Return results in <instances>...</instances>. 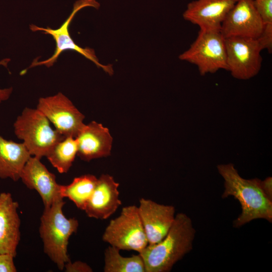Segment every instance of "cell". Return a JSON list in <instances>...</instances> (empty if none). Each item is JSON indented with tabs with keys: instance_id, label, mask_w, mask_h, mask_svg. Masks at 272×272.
I'll return each instance as SVG.
<instances>
[{
	"instance_id": "1",
	"label": "cell",
	"mask_w": 272,
	"mask_h": 272,
	"mask_svg": "<svg viewBox=\"0 0 272 272\" xmlns=\"http://www.w3.org/2000/svg\"><path fill=\"white\" fill-rule=\"evenodd\" d=\"M219 173L224 180L222 198L233 196L241 205V213L234 221L233 226L239 228L258 219L272 222V201L264 193L257 178H242L232 163L217 166Z\"/></svg>"
},
{
	"instance_id": "2",
	"label": "cell",
	"mask_w": 272,
	"mask_h": 272,
	"mask_svg": "<svg viewBox=\"0 0 272 272\" xmlns=\"http://www.w3.org/2000/svg\"><path fill=\"white\" fill-rule=\"evenodd\" d=\"M195 235L191 219L185 214L175 215L165 237L154 244H148L139 253L146 272H169L173 265L192 249Z\"/></svg>"
},
{
	"instance_id": "3",
	"label": "cell",
	"mask_w": 272,
	"mask_h": 272,
	"mask_svg": "<svg viewBox=\"0 0 272 272\" xmlns=\"http://www.w3.org/2000/svg\"><path fill=\"white\" fill-rule=\"evenodd\" d=\"M63 198L44 208L40 218L39 233L45 253L60 270L71 261L67 253L69 240L77 231L79 222L75 218H67L62 211Z\"/></svg>"
},
{
	"instance_id": "4",
	"label": "cell",
	"mask_w": 272,
	"mask_h": 272,
	"mask_svg": "<svg viewBox=\"0 0 272 272\" xmlns=\"http://www.w3.org/2000/svg\"><path fill=\"white\" fill-rule=\"evenodd\" d=\"M14 132L32 156L41 159L65 137L52 128L50 121L37 108L26 107L14 123Z\"/></svg>"
},
{
	"instance_id": "5",
	"label": "cell",
	"mask_w": 272,
	"mask_h": 272,
	"mask_svg": "<svg viewBox=\"0 0 272 272\" xmlns=\"http://www.w3.org/2000/svg\"><path fill=\"white\" fill-rule=\"evenodd\" d=\"M179 58L197 66L201 76L227 71L225 38L220 30L200 29L195 41Z\"/></svg>"
},
{
	"instance_id": "6",
	"label": "cell",
	"mask_w": 272,
	"mask_h": 272,
	"mask_svg": "<svg viewBox=\"0 0 272 272\" xmlns=\"http://www.w3.org/2000/svg\"><path fill=\"white\" fill-rule=\"evenodd\" d=\"M103 240L120 250H134L138 253L148 241L139 215L138 207H123L119 216L111 220L102 236Z\"/></svg>"
},
{
	"instance_id": "7",
	"label": "cell",
	"mask_w": 272,
	"mask_h": 272,
	"mask_svg": "<svg viewBox=\"0 0 272 272\" xmlns=\"http://www.w3.org/2000/svg\"><path fill=\"white\" fill-rule=\"evenodd\" d=\"M86 7H92L98 9L100 4L96 0H78L74 5L73 11L64 23L56 29L49 27L46 28L31 25L30 28L32 31H42L44 34L51 35L56 43L55 50L53 54L49 58L40 61L33 62L30 67L37 65H44L49 67L55 62L60 54L66 50H73L80 53L86 58L93 61L98 67L102 68L109 75L113 74V69L111 64L103 65L100 63L95 55L93 49L90 48H82L75 43L69 32V26L76 13Z\"/></svg>"
},
{
	"instance_id": "8",
	"label": "cell",
	"mask_w": 272,
	"mask_h": 272,
	"mask_svg": "<svg viewBox=\"0 0 272 272\" xmlns=\"http://www.w3.org/2000/svg\"><path fill=\"white\" fill-rule=\"evenodd\" d=\"M227 71L238 80H248L260 70L262 50L256 38L234 36L225 38Z\"/></svg>"
},
{
	"instance_id": "9",
	"label": "cell",
	"mask_w": 272,
	"mask_h": 272,
	"mask_svg": "<svg viewBox=\"0 0 272 272\" xmlns=\"http://www.w3.org/2000/svg\"><path fill=\"white\" fill-rule=\"evenodd\" d=\"M63 136L76 138L85 124V116L62 93L40 98L36 108Z\"/></svg>"
},
{
	"instance_id": "10",
	"label": "cell",
	"mask_w": 272,
	"mask_h": 272,
	"mask_svg": "<svg viewBox=\"0 0 272 272\" xmlns=\"http://www.w3.org/2000/svg\"><path fill=\"white\" fill-rule=\"evenodd\" d=\"M263 25L253 0H237L222 23L220 32L225 38L234 36L257 38Z\"/></svg>"
},
{
	"instance_id": "11",
	"label": "cell",
	"mask_w": 272,
	"mask_h": 272,
	"mask_svg": "<svg viewBox=\"0 0 272 272\" xmlns=\"http://www.w3.org/2000/svg\"><path fill=\"white\" fill-rule=\"evenodd\" d=\"M138 207L148 244H154L161 241L174 221V207L141 198Z\"/></svg>"
},
{
	"instance_id": "12",
	"label": "cell",
	"mask_w": 272,
	"mask_h": 272,
	"mask_svg": "<svg viewBox=\"0 0 272 272\" xmlns=\"http://www.w3.org/2000/svg\"><path fill=\"white\" fill-rule=\"evenodd\" d=\"M20 179L28 188L37 191L44 208L49 207L55 201L62 198L60 193L61 185L57 183L55 175L49 171L38 158L30 157L22 171Z\"/></svg>"
},
{
	"instance_id": "13",
	"label": "cell",
	"mask_w": 272,
	"mask_h": 272,
	"mask_svg": "<svg viewBox=\"0 0 272 272\" xmlns=\"http://www.w3.org/2000/svg\"><path fill=\"white\" fill-rule=\"evenodd\" d=\"M236 1H192L187 5L183 17L198 26L200 30H220L222 23Z\"/></svg>"
},
{
	"instance_id": "14",
	"label": "cell",
	"mask_w": 272,
	"mask_h": 272,
	"mask_svg": "<svg viewBox=\"0 0 272 272\" xmlns=\"http://www.w3.org/2000/svg\"><path fill=\"white\" fill-rule=\"evenodd\" d=\"M119 185L112 176L101 175L84 210L87 215L90 218L105 220L113 215L121 205L119 198Z\"/></svg>"
},
{
	"instance_id": "15",
	"label": "cell",
	"mask_w": 272,
	"mask_h": 272,
	"mask_svg": "<svg viewBox=\"0 0 272 272\" xmlns=\"http://www.w3.org/2000/svg\"><path fill=\"white\" fill-rule=\"evenodd\" d=\"M75 139L77 155L82 160L90 161L110 155L112 138L109 129L101 123L93 121L85 124Z\"/></svg>"
},
{
	"instance_id": "16",
	"label": "cell",
	"mask_w": 272,
	"mask_h": 272,
	"mask_svg": "<svg viewBox=\"0 0 272 272\" xmlns=\"http://www.w3.org/2000/svg\"><path fill=\"white\" fill-rule=\"evenodd\" d=\"M19 204L10 193H0V253L15 257L20 239Z\"/></svg>"
},
{
	"instance_id": "17",
	"label": "cell",
	"mask_w": 272,
	"mask_h": 272,
	"mask_svg": "<svg viewBox=\"0 0 272 272\" xmlns=\"http://www.w3.org/2000/svg\"><path fill=\"white\" fill-rule=\"evenodd\" d=\"M32 156L24 144L4 139L0 134V178L14 181L20 179L22 171Z\"/></svg>"
},
{
	"instance_id": "18",
	"label": "cell",
	"mask_w": 272,
	"mask_h": 272,
	"mask_svg": "<svg viewBox=\"0 0 272 272\" xmlns=\"http://www.w3.org/2000/svg\"><path fill=\"white\" fill-rule=\"evenodd\" d=\"M97 179L96 176L91 174L76 177L70 184L60 185V195L62 198H68L78 208L84 211Z\"/></svg>"
},
{
	"instance_id": "19",
	"label": "cell",
	"mask_w": 272,
	"mask_h": 272,
	"mask_svg": "<svg viewBox=\"0 0 272 272\" xmlns=\"http://www.w3.org/2000/svg\"><path fill=\"white\" fill-rule=\"evenodd\" d=\"M120 250L110 245L104 251V272H146L145 263L139 253L124 257Z\"/></svg>"
},
{
	"instance_id": "20",
	"label": "cell",
	"mask_w": 272,
	"mask_h": 272,
	"mask_svg": "<svg viewBox=\"0 0 272 272\" xmlns=\"http://www.w3.org/2000/svg\"><path fill=\"white\" fill-rule=\"evenodd\" d=\"M78 153L76 139L67 137L58 142L46 157L60 173H67Z\"/></svg>"
},
{
	"instance_id": "21",
	"label": "cell",
	"mask_w": 272,
	"mask_h": 272,
	"mask_svg": "<svg viewBox=\"0 0 272 272\" xmlns=\"http://www.w3.org/2000/svg\"><path fill=\"white\" fill-rule=\"evenodd\" d=\"M253 4L263 25L272 24V0H253Z\"/></svg>"
},
{
	"instance_id": "22",
	"label": "cell",
	"mask_w": 272,
	"mask_h": 272,
	"mask_svg": "<svg viewBox=\"0 0 272 272\" xmlns=\"http://www.w3.org/2000/svg\"><path fill=\"white\" fill-rule=\"evenodd\" d=\"M256 39L262 50L266 49L268 52L271 53L272 51V24L264 25L261 33Z\"/></svg>"
},
{
	"instance_id": "23",
	"label": "cell",
	"mask_w": 272,
	"mask_h": 272,
	"mask_svg": "<svg viewBox=\"0 0 272 272\" xmlns=\"http://www.w3.org/2000/svg\"><path fill=\"white\" fill-rule=\"evenodd\" d=\"M14 257L10 254L0 253V272L17 271L14 261Z\"/></svg>"
},
{
	"instance_id": "24",
	"label": "cell",
	"mask_w": 272,
	"mask_h": 272,
	"mask_svg": "<svg viewBox=\"0 0 272 272\" xmlns=\"http://www.w3.org/2000/svg\"><path fill=\"white\" fill-rule=\"evenodd\" d=\"M64 269L67 272H91L93 271L91 267L86 263L80 261L74 262L70 261L65 264Z\"/></svg>"
},
{
	"instance_id": "25",
	"label": "cell",
	"mask_w": 272,
	"mask_h": 272,
	"mask_svg": "<svg viewBox=\"0 0 272 272\" xmlns=\"http://www.w3.org/2000/svg\"><path fill=\"white\" fill-rule=\"evenodd\" d=\"M260 186L265 195L272 201V178L268 177L260 181Z\"/></svg>"
},
{
	"instance_id": "26",
	"label": "cell",
	"mask_w": 272,
	"mask_h": 272,
	"mask_svg": "<svg viewBox=\"0 0 272 272\" xmlns=\"http://www.w3.org/2000/svg\"><path fill=\"white\" fill-rule=\"evenodd\" d=\"M9 59H5L0 62V64L7 66ZM13 91L12 88L0 89V103L8 100Z\"/></svg>"
}]
</instances>
